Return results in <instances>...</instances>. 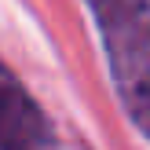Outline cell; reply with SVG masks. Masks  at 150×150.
I'll return each mask as SVG.
<instances>
[{"label": "cell", "mask_w": 150, "mask_h": 150, "mask_svg": "<svg viewBox=\"0 0 150 150\" xmlns=\"http://www.w3.org/2000/svg\"><path fill=\"white\" fill-rule=\"evenodd\" d=\"M99 26L117 99L150 139V0H84Z\"/></svg>", "instance_id": "1"}, {"label": "cell", "mask_w": 150, "mask_h": 150, "mask_svg": "<svg viewBox=\"0 0 150 150\" xmlns=\"http://www.w3.org/2000/svg\"><path fill=\"white\" fill-rule=\"evenodd\" d=\"M0 150H59L55 128L40 103L0 59Z\"/></svg>", "instance_id": "2"}]
</instances>
